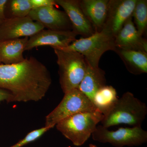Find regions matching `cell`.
<instances>
[{"mask_svg": "<svg viewBox=\"0 0 147 147\" xmlns=\"http://www.w3.org/2000/svg\"><path fill=\"white\" fill-rule=\"evenodd\" d=\"M51 84L47 67L33 57L15 64H0V88L10 93V102L39 101Z\"/></svg>", "mask_w": 147, "mask_h": 147, "instance_id": "cell-1", "label": "cell"}, {"mask_svg": "<svg viewBox=\"0 0 147 147\" xmlns=\"http://www.w3.org/2000/svg\"><path fill=\"white\" fill-rule=\"evenodd\" d=\"M147 114L146 103L135 97L132 93L126 92L103 115L101 125L106 128L121 124L142 127Z\"/></svg>", "mask_w": 147, "mask_h": 147, "instance_id": "cell-2", "label": "cell"}, {"mask_svg": "<svg viewBox=\"0 0 147 147\" xmlns=\"http://www.w3.org/2000/svg\"><path fill=\"white\" fill-rule=\"evenodd\" d=\"M103 115L98 111L76 113L56 125V128L74 146L84 144L101 122Z\"/></svg>", "mask_w": 147, "mask_h": 147, "instance_id": "cell-3", "label": "cell"}, {"mask_svg": "<svg viewBox=\"0 0 147 147\" xmlns=\"http://www.w3.org/2000/svg\"><path fill=\"white\" fill-rule=\"evenodd\" d=\"M59 66L61 88L65 94L78 89L86 73V61L83 55L74 51L54 49Z\"/></svg>", "mask_w": 147, "mask_h": 147, "instance_id": "cell-4", "label": "cell"}, {"mask_svg": "<svg viewBox=\"0 0 147 147\" xmlns=\"http://www.w3.org/2000/svg\"><path fill=\"white\" fill-rule=\"evenodd\" d=\"M115 37L102 30L90 36L76 39L67 47L61 50L74 51L82 54L87 64L92 67H99L100 58L107 51L115 50Z\"/></svg>", "mask_w": 147, "mask_h": 147, "instance_id": "cell-5", "label": "cell"}, {"mask_svg": "<svg viewBox=\"0 0 147 147\" xmlns=\"http://www.w3.org/2000/svg\"><path fill=\"white\" fill-rule=\"evenodd\" d=\"M95 111L98 110L92 101L78 89H75L64 94L59 104L45 117V126L51 129L60 122L76 113Z\"/></svg>", "mask_w": 147, "mask_h": 147, "instance_id": "cell-6", "label": "cell"}, {"mask_svg": "<svg viewBox=\"0 0 147 147\" xmlns=\"http://www.w3.org/2000/svg\"><path fill=\"white\" fill-rule=\"evenodd\" d=\"M95 141L116 147L137 146L147 142V131L142 127H120L115 131L98 125L92 135Z\"/></svg>", "mask_w": 147, "mask_h": 147, "instance_id": "cell-7", "label": "cell"}, {"mask_svg": "<svg viewBox=\"0 0 147 147\" xmlns=\"http://www.w3.org/2000/svg\"><path fill=\"white\" fill-rule=\"evenodd\" d=\"M45 28L29 16L6 18L0 25V40L28 37Z\"/></svg>", "mask_w": 147, "mask_h": 147, "instance_id": "cell-8", "label": "cell"}, {"mask_svg": "<svg viewBox=\"0 0 147 147\" xmlns=\"http://www.w3.org/2000/svg\"><path fill=\"white\" fill-rule=\"evenodd\" d=\"M77 36L72 30L43 29L30 37L25 48V51L41 46H50L53 49H63L76 40Z\"/></svg>", "mask_w": 147, "mask_h": 147, "instance_id": "cell-9", "label": "cell"}, {"mask_svg": "<svg viewBox=\"0 0 147 147\" xmlns=\"http://www.w3.org/2000/svg\"><path fill=\"white\" fill-rule=\"evenodd\" d=\"M137 1L110 0L108 15L102 30L115 37L125 22L132 17Z\"/></svg>", "mask_w": 147, "mask_h": 147, "instance_id": "cell-10", "label": "cell"}, {"mask_svg": "<svg viewBox=\"0 0 147 147\" xmlns=\"http://www.w3.org/2000/svg\"><path fill=\"white\" fill-rule=\"evenodd\" d=\"M28 16L47 30L72 31L71 22L65 12L54 6L32 9Z\"/></svg>", "mask_w": 147, "mask_h": 147, "instance_id": "cell-11", "label": "cell"}, {"mask_svg": "<svg viewBox=\"0 0 147 147\" xmlns=\"http://www.w3.org/2000/svg\"><path fill=\"white\" fill-rule=\"evenodd\" d=\"M57 5L61 7L72 26V31L76 34L86 38L95 32L89 21L85 16L78 0H55Z\"/></svg>", "mask_w": 147, "mask_h": 147, "instance_id": "cell-12", "label": "cell"}, {"mask_svg": "<svg viewBox=\"0 0 147 147\" xmlns=\"http://www.w3.org/2000/svg\"><path fill=\"white\" fill-rule=\"evenodd\" d=\"M116 48L147 53V41L137 31L132 17L124 24L115 37Z\"/></svg>", "mask_w": 147, "mask_h": 147, "instance_id": "cell-13", "label": "cell"}, {"mask_svg": "<svg viewBox=\"0 0 147 147\" xmlns=\"http://www.w3.org/2000/svg\"><path fill=\"white\" fill-rule=\"evenodd\" d=\"M110 0L79 1L80 7L95 32L102 30L105 25Z\"/></svg>", "mask_w": 147, "mask_h": 147, "instance_id": "cell-14", "label": "cell"}, {"mask_svg": "<svg viewBox=\"0 0 147 147\" xmlns=\"http://www.w3.org/2000/svg\"><path fill=\"white\" fill-rule=\"evenodd\" d=\"M28 37L8 40H0V64H15L25 59V51Z\"/></svg>", "mask_w": 147, "mask_h": 147, "instance_id": "cell-15", "label": "cell"}, {"mask_svg": "<svg viewBox=\"0 0 147 147\" xmlns=\"http://www.w3.org/2000/svg\"><path fill=\"white\" fill-rule=\"evenodd\" d=\"M106 84L105 71L99 67H92L87 64L86 73L78 89L92 102L96 93Z\"/></svg>", "mask_w": 147, "mask_h": 147, "instance_id": "cell-16", "label": "cell"}, {"mask_svg": "<svg viewBox=\"0 0 147 147\" xmlns=\"http://www.w3.org/2000/svg\"><path fill=\"white\" fill-rule=\"evenodd\" d=\"M114 52L121 59L130 73L135 75L147 73V53L117 48Z\"/></svg>", "mask_w": 147, "mask_h": 147, "instance_id": "cell-17", "label": "cell"}, {"mask_svg": "<svg viewBox=\"0 0 147 147\" xmlns=\"http://www.w3.org/2000/svg\"><path fill=\"white\" fill-rule=\"evenodd\" d=\"M118 99L115 89L112 86L106 85L96 93L92 102L97 110L104 115L113 107Z\"/></svg>", "mask_w": 147, "mask_h": 147, "instance_id": "cell-18", "label": "cell"}, {"mask_svg": "<svg viewBox=\"0 0 147 147\" xmlns=\"http://www.w3.org/2000/svg\"><path fill=\"white\" fill-rule=\"evenodd\" d=\"M132 18L134 24L139 34L143 36L146 32L147 28V1L137 0Z\"/></svg>", "mask_w": 147, "mask_h": 147, "instance_id": "cell-19", "label": "cell"}, {"mask_svg": "<svg viewBox=\"0 0 147 147\" xmlns=\"http://www.w3.org/2000/svg\"><path fill=\"white\" fill-rule=\"evenodd\" d=\"M11 17H24L28 16L32 10L30 0H12L9 2Z\"/></svg>", "mask_w": 147, "mask_h": 147, "instance_id": "cell-20", "label": "cell"}, {"mask_svg": "<svg viewBox=\"0 0 147 147\" xmlns=\"http://www.w3.org/2000/svg\"><path fill=\"white\" fill-rule=\"evenodd\" d=\"M50 129L47 127L44 126L38 129H35L33 131L29 132L24 139H21L17 143H16L13 146L9 147H22L25 145L28 144L29 143H31L33 142L38 139L43 134H45Z\"/></svg>", "mask_w": 147, "mask_h": 147, "instance_id": "cell-21", "label": "cell"}, {"mask_svg": "<svg viewBox=\"0 0 147 147\" xmlns=\"http://www.w3.org/2000/svg\"><path fill=\"white\" fill-rule=\"evenodd\" d=\"M32 9L57 5L55 0H30Z\"/></svg>", "mask_w": 147, "mask_h": 147, "instance_id": "cell-22", "label": "cell"}, {"mask_svg": "<svg viewBox=\"0 0 147 147\" xmlns=\"http://www.w3.org/2000/svg\"><path fill=\"white\" fill-rule=\"evenodd\" d=\"M8 1L7 0H0V25L6 18L5 13L6 6Z\"/></svg>", "mask_w": 147, "mask_h": 147, "instance_id": "cell-23", "label": "cell"}, {"mask_svg": "<svg viewBox=\"0 0 147 147\" xmlns=\"http://www.w3.org/2000/svg\"><path fill=\"white\" fill-rule=\"evenodd\" d=\"M11 98L10 93L7 91L0 88V102L3 101H6L9 102Z\"/></svg>", "mask_w": 147, "mask_h": 147, "instance_id": "cell-24", "label": "cell"}, {"mask_svg": "<svg viewBox=\"0 0 147 147\" xmlns=\"http://www.w3.org/2000/svg\"><path fill=\"white\" fill-rule=\"evenodd\" d=\"M88 147H98L97 146L94 144H90L89 145Z\"/></svg>", "mask_w": 147, "mask_h": 147, "instance_id": "cell-25", "label": "cell"}]
</instances>
